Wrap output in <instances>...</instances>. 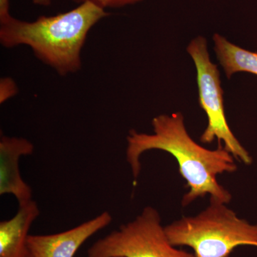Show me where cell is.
<instances>
[{
    "instance_id": "6da1fadb",
    "label": "cell",
    "mask_w": 257,
    "mask_h": 257,
    "mask_svg": "<svg viewBox=\"0 0 257 257\" xmlns=\"http://www.w3.org/2000/svg\"><path fill=\"white\" fill-rule=\"evenodd\" d=\"M152 135L131 130L126 137V162L134 179L137 180L141 172L140 158L143 153L162 150L175 157L179 174L187 182L189 191L182 198V207L207 195H210L211 200L229 204L232 196L216 177L236 172L237 166L233 155L223 145L210 150L196 143L186 128L182 113L159 115L152 119Z\"/></svg>"
},
{
    "instance_id": "7a4b0ae2",
    "label": "cell",
    "mask_w": 257,
    "mask_h": 257,
    "mask_svg": "<svg viewBox=\"0 0 257 257\" xmlns=\"http://www.w3.org/2000/svg\"><path fill=\"white\" fill-rule=\"evenodd\" d=\"M90 2L54 16L27 22L13 18L0 23V43L6 48L27 46L61 76L82 67L81 52L91 29L109 15Z\"/></svg>"
},
{
    "instance_id": "3957f363",
    "label": "cell",
    "mask_w": 257,
    "mask_h": 257,
    "mask_svg": "<svg viewBox=\"0 0 257 257\" xmlns=\"http://www.w3.org/2000/svg\"><path fill=\"white\" fill-rule=\"evenodd\" d=\"M173 246L192 248L197 257H229L240 246L257 247V224L240 219L226 204L211 200L196 216L165 226Z\"/></svg>"
},
{
    "instance_id": "277c9868",
    "label": "cell",
    "mask_w": 257,
    "mask_h": 257,
    "mask_svg": "<svg viewBox=\"0 0 257 257\" xmlns=\"http://www.w3.org/2000/svg\"><path fill=\"white\" fill-rule=\"evenodd\" d=\"M197 69L199 105L207 116V128L200 137L201 143L211 144L216 139L219 145L224 148L236 160L246 165L252 158L241 145L229 128L225 115L223 90L217 65L211 61L205 38L197 37L187 47Z\"/></svg>"
},
{
    "instance_id": "5b68a950",
    "label": "cell",
    "mask_w": 257,
    "mask_h": 257,
    "mask_svg": "<svg viewBox=\"0 0 257 257\" xmlns=\"http://www.w3.org/2000/svg\"><path fill=\"white\" fill-rule=\"evenodd\" d=\"M87 257L197 256L170 243L160 213L148 206L134 220L93 243Z\"/></svg>"
},
{
    "instance_id": "8992f818",
    "label": "cell",
    "mask_w": 257,
    "mask_h": 257,
    "mask_svg": "<svg viewBox=\"0 0 257 257\" xmlns=\"http://www.w3.org/2000/svg\"><path fill=\"white\" fill-rule=\"evenodd\" d=\"M112 216L107 211L67 231L53 234L30 235L28 239L32 257H74L83 243L109 226Z\"/></svg>"
},
{
    "instance_id": "52a82bcc",
    "label": "cell",
    "mask_w": 257,
    "mask_h": 257,
    "mask_svg": "<svg viewBox=\"0 0 257 257\" xmlns=\"http://www.w3.org/2000/svg\"><path fill=\"white\" fill-rule=\"evenodd\" d=\"M35 147L27 139L1 135L0 138V195L11 194L20 204L32 199V189L20 172V158L30 156Z\"/></svg>"
},
{
    "instance_id": "ba28073f",
    "label": "cell",
    "mask_w": 257,
    "mask_h": 257,
    "mask_svg": "<svg viewBox=\"0 0 257 257\" xmlns=\"http://www.w3.org/2000/svg\"><path fill=\"white\" fill-rule=\"evenodd\" d=\"M40 214L39 206L32 199L19 205L13 218L0 222V257L29 256V231Z\"/></svg>"
},
{
    "instance_id": "9c48e42d",
    "label": "cell",
    "mask_w": 257,
    "mask_h": 257,
    "mask_svg": "<svg viewBox=\"0 0 257 257\" xmlns=\"http://www.w3.org/2000/svg\"><path fill=\"white\" fill-rule=\"evenodd\" d=\"M216 57L228 79L236 72L257 75V53L244 50L228 41L219 34L213 37Z\"/></svg>"
},
{
    "instance_id": "30bf717a",
    "label": "cell",
    "mask_w": 257,
    "mask_h": 257,
    "mask_svg": "<svg viewBox=\"0 0 257 257\" xmlns=\"http://www.w3.org/2000/svg\"><path fill=\"white\" fill-rule=\"evenodd\" d=\"M19 92L18 87L14 79L4 77L0 80V104L16 95Z\"/></svg>"
},
{
    "instance_id": "8fae6325",
    "label": "cell",
    "mask_w": 257,
    "mask_h": 257,
    "mask_svg": "<svg viewBox=\"0 0 257 257\" xmlns=\"http://www.w3.org/2000/svg\"><path fill=\"white\" fill-rule=\"evenodd\" d=\"M73 1L79 4L90 2L105 10V8H122L126 5L136 4L143 0H73Z\"/></svg>"
},
{
    "instance_id": "7c38bea8",
    "label": "cell",
    "mask_w": 257,
    "mask_h": 257,
    "mask_svg": "<svg viewBox=\"0 0 257 257\" xmlns=\"http://www.w3.org/2000/svg\"><path fill=\"white\" fill-rule=\"evenodd\" d=\"M10 13V0H0V23L11 18Z\"/></svg>"
},
{
    "instance_id": "4fadbf2b",
    "label": "cell",
    "mask_w": 257,
    "mask_h": 257,
    "mask_svg": "<svg viewBox=\"0 0 257 257\" xmlns=\"http://www.w3.org/2000/svg\"><path fill=\"white\" fill-rule=\"evenodd\" d=\"M32 1L34 4L40 5V6H49L53 0H32Z\"/></svg>"
},
{
    "instance_id": "5bb4252c",
    "label": "cell",
    "mask_w": 257,
    "mask_h": 257,
    "mask_svg": "<svg viewBox=\"0 0 257 257\" xmlns=\"http://www.w3.org/2000/svg\"><path fill=\"white\" fill-rule=\"evenodd\" d=\"M28 257H32V256H30V253H29V256Z\"/></svg>"
}]
</instances>
